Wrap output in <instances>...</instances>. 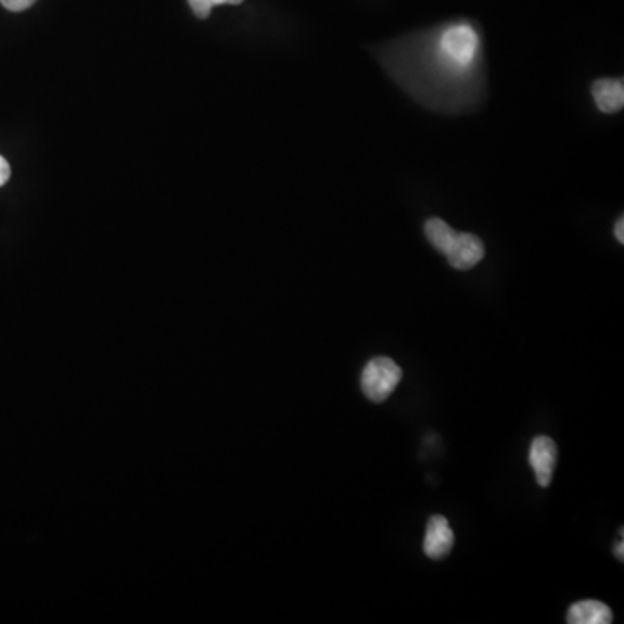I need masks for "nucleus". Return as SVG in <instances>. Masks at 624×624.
I'll use <instances>...</instances> for the list:
<instances>
[{"label":"nucleus","instance_id":"1","mask_svg":"<svg viewBox=\"0 0 624 624\" xmlns=\"http://www.w3.org/2000/svg\"><path fill=\"white\" fill-rule=\"evenodd\" d=\"M437 48L460 68L479 72L481 39L477 30L469 23H455L437 31L434 37Z\"/></svg>","mask_w":624,"mask_h":624},{"label":"nucleus","instance_id":"2","mask_svg":"<svg viewBox=\"0 0 624 624\" xmlns=\"http://www.w3.org/2000/svg\"><path fill=\"white\" fill-rule=\"evenodd\" d=\"M403 379V370L394 359L379 356L368 362L361 374L362 394L373 403H383L396 391Z\"/></svg>","mask_w":624,"mask_h":624},{"label":"nucleus","instance_id":"3","mask_svg":"<svg viewBox=\"0 0 624 624\" xmlns=\"http://www.w3.org/2000/svg\"><path fill=\"white\" fill-rule=\"evenodd\" d=\"M557 457H559V449L553 440L547 435H538L534 437L530 448V466L536 475V483L542 487H548L553 477V470L557 467Z\"/></svg>","mask_w":624,"mask_h":624},{"label":"nucleus","instance_id":"4","mask_svg":"<svg viewBox=\"0 0 624 624\" xmlns=\"http://www.w3.org/2000/svg\"><path fill=\"white\" fill-rule=\"evenodd\" d=\"M484 254H486V249L481 238L470 233H457L444 255L451 267L458 271H469L483 260Z\"/></svg>","mask_w":624,"mask_h":624},{"label":"nucleus","instance_id":"5","mask_svg":"<svg viewBox=\"0 0 624 624\" xmlns=\"http://www.w3.org/2000/svg\"><path fill=\"white\" fill-rule=\"evenodd\" d=\"M455 545V533L448 519L444 515H432L426 524L425 542L423 551L431 560H443L449 556Z\"/></svg>","mask_w":624,"mask_h":624},{"label":"nucleus","instance_id":"6","mask_svg":"<svg viewBox=\"0 0 624 624\" xmlns=\"http://www.w3.org/2000/svg\"><path fill=\"white\" fill-rule=\"evenodd\" d=\"M595 104L602 113H617L624 106L623 78H600L591 86Z\"/></svg>","mask_w":624,"mask_h":624},{"label":"nucleus","instance_id":"7","mask_svg":"<svg viewBox=\"0 0 624 624\" xmlns=\"http://www.w3.org/2000/svg\"><path fill=\"white\" fill-rule=\"evenodd\" d=\"M568 623L609 624L612 623V611L608 603L599 602V600H583L569 608Z\"/></svg>","mask_w":624,"mask_h":624},{"label":"nucleus","instance_id":"8","mask_svg":"<svg viewBox=\"0 0 624 624\" xmlns=\"http://www.w3.org/2000/svg\"><path fill=\"white\" fill-rule=\"evenodd\" d=\"M458 231H455L446 220L437 219V217H432L425 222L426 240L443 255L446 254V250L449 249Z\"/></svg>","mask_w":624,"mask_h":624},{"label":"nucleus","instance_id":"9","mask_svg":"<svg viewBox=\"0 0 624 624\" xmlns=\"http://www.w3.org/2000/svg\"><path fill=\"white\" fill-rule=\"evenodd\" d=\"M188 2H190L191 9H193V13L202 17V20H205V17H208V14H211L212 8L222 4L238 5L242 4L243 0H188Z\"/></svg>","mask_w":624,"mask_h":624},{"label":"nucleus","instance_id":"10","mask_svg":"<svg viewBox=\"0 0 624 624\" xmlns=\"http://www.w3.org/2000/svg\"><path fill=\"white\" fill-rule=\"evenodd\" d=\"M35 2L37 0H0V4L4 5L8 11H13V13H20V11L31 8Z\"/></svg>","mask_w":624,"mask_h":624},{"label":"nucleus","instance_id":"11","mask_svg":"<svg viewBox=\"0 0 624 624\" xmlns=\"http://www.w3.org/2000/svg\"><path fill=\"white\" fill-rule=\"evenodd\" d=\"M11 177V167H9L8 160L0 156V186H4Z\"/></svg>","mask_w":624,"mask_h":624},{"label":"nucleus","instance_id":"12","mask_svg":"<svg viewBox=\"0 0 624 624\" xmlns=\"http://www.w3.org/2000/svg\"><path fill=\"white\" fill-rule=\"evenodd\" d=\"M614 234H616L617 242L623 245L624 243V217L621 216L617 220L616 226H614Z\"/></svg>","mask_w":624,"mask_h":624},{"label":"nucleus","instance_id":"13","mask_svg":"<svg viewBox=\"0 0 624 624\" xmlns=\"http://www.w3.org/2000/svg\"><path fill=\"white\" fill-rule=\"evenodd\" d=\"M614 556L623 562L624 560V545L623 542L616 543V547H614Z\"/></svg>","mask_w":624,"mask_h":624}]
</instances>
